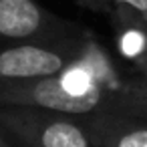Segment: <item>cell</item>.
Masks as SVG:
<instances>
[{"instance_id": "cell-2", "label": "cell", "mask_w": 147, "mask_h": 147, "mask_svg": "<svg viewBox=\"0 0 147 147\" xmlns=\"http://www.w3.org/2000/svg\"><path fill=\"white\" fill-rule=\"evenodd\" d=\"M0 129L24 147H93L77 119L34 107L0 105Z\"/></svg>"}, {"instance_id": "cell-9", "label": "cell", "mask_w": 147, "mask_h": 147, "mask_svg": "<svg viewBox=\"0 0 147 147\" xmlns=\"http://www.w3.org/2000/svg\"><path fill=\"white\" fill-rule=\"evenodd\" d=\"M145 22H147V18H145Z\"/></svg>"}, {"instance_id": "cell-8", "label": "cell", "mask_w": 147, "mask_h": 147, "mask_svg": "<svg viewBox=\"0 0 147 147\" xmlns=\"http://www.w3.org/2000/svg\"><path fill=\"white\" fill-rule=\"evenodd\" d=\"M143 73L147 75V61H145V67H143Z\"/></svg>"}, {"instance_id": "cell-6", "label": "cell", "mask_w": 147, "mask_h": 147, "mask_svg": "<svg viewBox=\"0 0 147 147\" xmlns=\"http://www.w3.org/2000/svg\"><path fill=\"white\" fill-rule=\"evenodd\" d=\"M85 4H89L91 8H95V10H105V12H115V6H113V2L111 0H83Z\"/></svg>"}, {"instance_id": "cell-1", "label": "cell", "mask_w": 147, "mask_h": 147, "mask_svg": "<svg viewBox=\"0 0 147 147\" xmlns=\"http://www.w3.org/2000/svg\"><path fill=\"white\" fill-rule=\"evenodd\" d=\"M83 49V36L28 40L0 49V83H28L63 73Z\"/></svg>"}, {"instance_id": "cell-5", "label": "cell", "mask_w": 147, "mask_h": 147, "mask_svg": "<svg viewBox=\"0 0 147 147\" xmlns=\"http://www.w3.org/2000/svg\"><path fill=\"white\" fill-rule=\"evenodd\" d=\"M115 10H125L131 12L139 18H147V0H111Z\"/></svg>"}, {"instance_id": "cell-10", "label": "cell", "mask_w": 147, "mask_h": 147, "mask_svg": "<svg viewBox=\"0 0 147 147\" xmlns=\"http://www.w3.org/2000/svg\"><path fill=\"white\" fill-rule=\"evenodd\" d=\"M20 147H24V145H20Z\"/></svg>"}, {"instance_id": "cell-4", "label": "cell", "mask_w": 147, "mask_h": 147, "mask_svg": "<svg viewBox=\"0 0 147 147\" xmlns=\"http://www.w3.org/2000/svg\"><path fill=\"white\" fill-rule=\"evenodd\" d=\"M77 121L93 147H147V123L141 117L101 113Z\"/></svg>"}, {"instance_id": "cell-7", "label": "cell", "mask_w": 147, "mask_h": 147, "mask_svg": "<svg viewBox=\"0 0 147 147\" xmlns=\"http://www.w3.org/2000/svg\"><path fill=\"white\" fill-rule=\"evenodd\" d=\"M0 147H10L8 141H6V137L2 135V129H0Z\"/></svg>"}, {"instance_id": "cell-3", "label": "cell", "mask_w": 147, "mask_h": 147, "mask_svg": "<svg viewBox=\"0 0 147 147\" xmlns=\"http://www.w3.org/2000/svg\"><path fill=\"white\" fill-rule=\"evenodd\" d=\"M67 24L34 0H0V38L28 42L61 38Z\"/></svg>"}]
</instances>
